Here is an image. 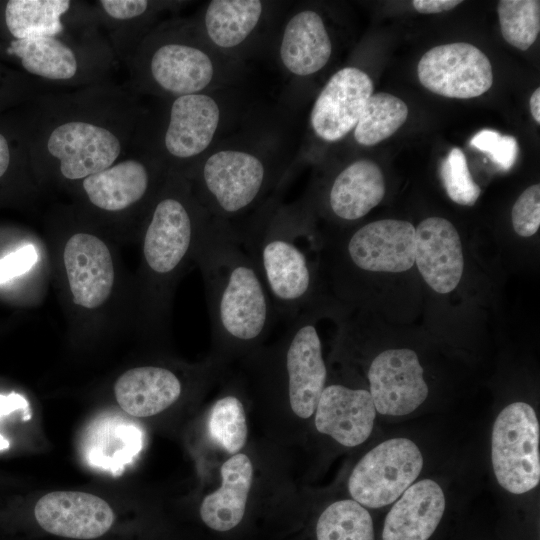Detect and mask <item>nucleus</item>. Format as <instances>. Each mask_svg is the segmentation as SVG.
Here are the masks:
<instances>
[{
  "label": "nucleus",
  "mask_w": 540,
  "mask_h": 540,
  "mask_svg": "<svg viewBox=\"0 0 540 540\" xmlns=\"http://www.w3.org/2000/svg\"><path fill=\"white\" fill-rule=\"evenodd\" d=\"M209 433L212 440L229 454H236L247 441L244 406L235 395L218 399L210 412Z\"/></svg>",
  "instance_id": "2f4dec72"
},
{
  "label": "nucleus",
  "mask_w": 540,
  "mask_h": 540,
  "mask_svg": "<svg viewBox=\"0 0 540 540\" xmlns=\"http://www.w3.org/2000/svg\"><path fill=\"white\" fill-rule=\"evenodd\" d=\"M332 55V41L321 15L309 8L293 11L282 25L277 41V60L293 78L312 76Z\"/></svg>",
  "instance_id": "aec40b11"
},
{
  "label": "nucleus",
  "mask_w": 540,
  "mask_h": 540,
  "mask_svg": "<svg viewBox=\"0 0 540 540\" xmlns=\"http://www.w3.org/2000/svg\"><path fill=\"white\" fill-rule=\"evenodd\" d=\"M423 374L411 349H388L378 354L368 370L369 393L376 411L391 416L413 412L428 396Z\"/></svg>",
  "instance_id": "f3484780"
},
{
  "label": "nucleus",
  "mask_w": 540,
  "mask_h": 540,
  "mask_svg": "<svg viewBox=\"0 0 540 540\" xmlns=\"http://www.w3.org/2000/svg\"><path fill=\"white\" fill-rule=\"evenodd\" d=\"M439 174L448 197L459 205L472 206L477 201L481 189L469 171L464 152L452 148L441 161Z\"/></svg>",
  "instance_id": "72a5a7b5"
},
{
  "label": "nucleus",
  "mask_w": 540,
  "mask_h": 540,
  "mask_svg": "<svg viewBox=\"0 0 540 540\" xmlns=\"http://www.w3.org/2000/svg\"><path fill=\"white\" fill-rule=\"evenodd\" d=\"M278 148L271 135H227L184 175L206 211L232 223L259 208L284 181L290 163Z\"/></svg>",
  "instance_id": "20e7f679"
},
{
  "label": "nucleus",
  "mask_w": 540,
  "mask_h": 540,
  "mask_svg": "<svg viewBox=\"0 0 540 540\" xmlns=\"http://www.w3.org/2000/svg\"><path fill=\"white\" fill-rule=\"evenodd\" d=\"M220 474L221 486L203 499L199 513L209 528L225 532L244 517L253 480L252 462L246 454L236 453L223 463Z\"/></svg>",
  "instance_id": "cd10ccee"
},
{
  "label": "nucleus",
  "mask_w": 540,
  "mask_h": 540,
  "mask_svg": "<svg viewBox=\"0 0 540 540\" xmlns=\"http://www.w3.org/2000/svg\"><path fill=\"white\" fill-rule=\"evenodd\" d=\"M235 92L229 87L166 99L159 120L151 121L146 114L138 147L185 174L227 136L238 111Z\"/></svg>",
  "instance_id": "0eeeda50"
},
{
  "label": "nucleus",
  "mask_w": 540,
  "mask_h": 540,
  "mask_svg": "<svg viewBox=\"0 0 540 540\" xmlns=\"http://www.w3.org/2000/svg\"><path fill=\"white\" fill-rule=\"evenodd\" d=\"M147 114L130 87L100 83L41 100L34 157L44 175L81 182L138 147Z\"/></svg>",
  "instance_id": "f257e3e1"
},
{
  "label": "nucleus",
  "mask_w": 540,
  "mask_h": 540,
  "mask_svg": "<svg viewBox=\"0 0 540 540\" xmlns=\"http://www.w3.org/2000/svg\"><path fill=\"white\" fill-rule=\"evenodd\" d=\"M63 264L77 306L94 310L109 299L115 267L109 247L99 236L86 231L72 234L63 248Z\"/></svg>",
  "instance_id": "a211bd4d"
},
{
  "label": "nucleus",
  "mask_w": 540,
  "mask_h": 540,
  "mask_svg": "<svg viewBox=\"0 0 540 540\" xmlns=\"http://www.w3.org/2000/svg\"><path fill=\"white\" fill-rule=\"evenodd\" d=\"M384 195L385 181L379 166L359 159L335 176L327 193V206L336 218L355 221L376 207Z\"/></svg>",
  "instance_id": "bb28decb"
},
{
  "label": "nucleus",
  "mask_w": 540,
  "mask_h": 540,
  "mask_svg": "<svg viewBox=\"0 0 540 540\" xmlns=\"http://www.w3.org/2000/svg\"><path fill=\"white\" fill-rule=\"evenodd\" d=\"M125 63L135 93L164 100L235 87L245 72L206 42L194 18L157 23Z\"/></svg>",
  "instance_id": "7ed1b4c3"
},
{
  "label": "nucleus",
  "mask_w": 540,
  "mask_h": 540,
  "mask_svg": "<svg viewBox=\"0 0 540 540\" xmlns=\"http://www.w3.org/2000/svg\"><path fill=\"white\" fill-rule=\"evenodd\" d=\"M212 219L185 175L169 168L146 213L142 235L148 305L155 319L166 311L174 282L194 260Z\"/></svg>",
  "instance_id": "423d86ee"
},
{
  "label": "nucleus",
  "mask_w": 540,
  "mask_h": 540,
  "mask_svg": "<svg viewBox=\"0 0 540 540\" xmlns=\"http://www.w3.org/2000/svg\"><path fill=\"white\" fill-rule=\"evenodd\" d=\"M100 26L95 8L81 9L64 32L13 39L6 52L44 83L77 88L100 84L117 59Z\"/></svg>",
  "instance_id": "6e6552de"
},
{
  "label": "nucleus",
  "mask_w": 540,
  "mask_h": 540,
  "mask_svg": "<svg viewBox=\"0 0 540 540\" xmlns=\"http://www.w3.org/2000/svg\"><path fill=\"white\" fill-rule=\"evenodd\" d=\"M16 411H21L29 419L31 417L29 404L22 395L17 393H10L8 395L0 394V419ZM8 447V440L0 434V450L7 449Z\"/></svg>",
  "instance_id": "4c0bfd02"
},
{
  "label": "nucleus",
  "mask_w": 540,
  "mask_h": 540,
  "mask_svg": "<svg viewBox=\"0 0 540 540\" xmlns=\"http://www.w3.org/2000/svg\"><path fill=\"white\" fill-rule=\"evenodd\" d=\"M45 533L71 540H98L114 529L115 511L99 496L78 491H55L42 496L33 511Z\"/></svg>",
  "instance_id": "2eb2a0df"
},
{
  "label": "nucleus",
  "mask_w": 540,
  "mask_h": 540,
  "mask_svg": "<svg viewBox=\"0 0 540 540\" xmlns=\"http://www.w3.org/2000/svg\"><path fill=\"white\" fill-rule=\"evenodd\" d=\"M317 540H374L372 518L367 509L353 499L330 504L316 524Z\"/></svg>",
  "instance_id": "7c9ffc66"
},
{
  "label": "nucleus",
  "mask_w": 540,
  "mask_h": 540,
  "mask_svg": "<svg viewBox=\"0 0 540 540\" xmlns=\"http://www.w3.org/2000/svg\"><path fill=\"white\" fill-rule=\"evenodd\" d=\"M272 7V2L261 0H212L203 6L194 20L213 49L245 63L266 33Z\"/></svg>",
  "instance_id": "ddd939ff"
},
{
  "label": "nucleus",
  "mask_w": 540,
  "mask_h": 540,
  "mask_svg": "<svg viewBox=\"0 0 540 540\" xmlns=\"http://www.w3.org/2000/svg\"><path fill=\"white\" fill-rule=\"evenodd\" d=\"M408 107L400 98L385 92L373 93L367 100L354 139L363 146H373L393 135L407 120Z\"/></svg>",
  "instance_id": "c756f323"
},
{
  "label": "nucleus",
  "mask_w": 540,
  "mask_h": 540,
  "mask_svg": "<svg viewBox=\"0 0 540 540\" xmlns=\"http://www.w3.org/2000/svg\"><path fill=\"white\" fill-rule=\"evenodd\" d=\"M183 384L169 368L156 365L134 367L115 382L114 394L119 406L129 415H156L181 396Z\"/></svg>",
  "instance_id": "393cba45"
},
{
  "label": "nucleus",
  "mask_w": 540,
  "mask_h": 540,
  "mask_svg": "<svg viewBox=\"0 0 540 540\" xmlns=\"http://www.w3.org/2000/svg\"><path fill=\"white\" fill-rule=\"evenodd\" d=\"M212 334L224 348L257 345L277 319L265 284L232 223L213 218L195 252Z\"/></svg>",
  "instance_id": "f03ea898"
},
{
  "label": "nucleus",
  "mask_w": 540,
  "mask_h": 540,
  "mask_svg": "<svg viewBox=\"0 0 540 540\" xmlns=\"http://www.w3.org/2000/svg\"><path fill=\"white\" fill-rule=\"evenodd\" d=\"M503 38L512 46L527 50L540 31L538 0H501L497 5Z\"/></svg>",
  "instance_id": "473e14b6"
},
{
  "label": "nucleus",
  "mask_w": 540,
  "mask_h": 540,
  "mask_svg": "<svg viewBox=\"0 0 540 540\" xmlns=\"http://www.w3.org/2000/svg\"><path fill=\"white\" fill-rule=\"evenodd\" d=\"M417 73L425 88L449 98L478 97L493 84L488 57L476 46L464 42L430 49L421 57Z\"/></svg>",
  "instance_id": "4468645a"
},
{
  "label": "nucleus",
  "mask_w": 540,
  "mask_h": 540,
  "mask_svg": "<svg viewBox=\"0 0 540 540\" xmlns=\"http://www.w3.org/2000/svg\"><path fill=\"white\" fill-rule=\"evenodd\" d=\"M461 2L460 0H414L412 5L419 13L431 14L451 10Z\"/></svg>",
  "instance_id": "58836bf2"
},
{
  "label": "nucleus",
  "mask_w": 540,
  "mask_h": 540,
  "mask_svg": "<svg viewBox=\"0 0 540 540\" xmlns=\"http://www.w3.org/2000/svg\"><path fill=\"white\" fill-rule=\"evenodd\" d=\"M37 252L32 245H25L0 259V283L27 272L36 262Z\"/></svg>",
  "instance_id": "e433bc0d"
},
{
  "label": "nucleus",
  "mask_w": 540,
  "mask_h": 540,
  "mask_svg": "<svg viewBox=\"0 0 540 540\" xmlns=\"http://www.w3.org/2000/svg\"><path fill=\"white\" fill-rule=\"evenodd\" d=\"M438 483L423 479L408 487L388 512L382 540H428L445 511Z\"/></svg>",
  "instance_id": "b1692460"
},
{
  "label": "nucleus",
  "mask_w": 540,
  "mask_h": 540,
  "mask_svg": "<svg viewBox=\"0 0 540 540\" xmlns=\"http://www.w3.org/2000/svg\"><path fill=\"white\" fill-rule=\"evenodd\" d=\"M415 227L408 221L377 220L353 232L345 244L349 263L360 271L398 273L415 263Z\"/></svg>",
  "instance_id": "6ab92c4d"
},
{
  "label": "nucleus",
  "mask_w": 540,
  "mask_h": 540,
  "mask_svg": "<svg viewBox=\"0 0 540 540\" xmlns=\"http://www.w3.org/2000/svg\"><path fill=\"white\" fill-rule=\"evenodd\" d=\"M314 413L318 432L355 447L370 436L376 409L368 390L331 384L324 387Z\"/></svg>",
  "instance_id": "4be33fe9"
},
{
  "label": "nucleus",
  "mask_w": 540,
  "mask_h": 540,
  "mask_svg": "<svg viewBox=\"0 0 540 540\" xmlns=\"http://www.w3.org/2000/svg\"><path fill=\"white\" fill-rule=\"evenodd\" d=\"M280 354L290 408L298 417L309 418L325 387L327 368L320 336L308 310L288 323Z\"/></svg>",
  "instance_id": "f8f14e48"
},
{
  "label": "nucleus",
  "mask_w": 540,
  "mask_h": 540,
  "mask_svg": "<svg viewBox=\"0 0 540 540\" xmlns=\"http://www.w3.org/2000/svg\"><path fill=\"white\" fill-rule=\"evenodd\" d=\"M70 0H10L4 20L13 39L54 36L64 32L80 12Z\"/></svg>",
  "instance_id": "c85d7f7f"
},
{
  "label": "nucleus",
  "mask_w": 540,
  "mask_h": 540,
  "mask_svg": "<svg viewBox=\"0 0 540 540\" xmlns=\"http://www.w3.org/2000/svg\"><path fill=\"white\" fill-rule=\"evenodd\" d=\"M12 160V150L9 140L0 132V178L8 171Z\"/></svg>",
  "instance_id": "ea45409f"
},
{
  "label": "nucleus",
  "mask_w": 540,
  "mask_h": 540,
  "mask_svg": "<svg viewBox=\"0 0 540 540\" xmlns=\"http://www.w3.org/2000/svg\"><path fill=\"white\" fill-rule=\"evenodd\" d=\"M539 422L527 403L514 402L497 416L491 438L495 477L505 490L523 494L540 481Z\"/></svg>",
  "instance_id": "9d476101"
},
{
  "label": "nucleus",
  "mask_w": 540,
  "mask_h": 540,
  "mask_svg": "<svg viewBox=\"0 0 540 540\" xmlns=\"http://www.w3.org/2000/svg\"><path fill=\"white\" fill-rule=\"evenodd\" d=\"M422 467V454L413 441L389 439L360 459L349 477L348 490L362 506L380 508L396 501L416 480Z\"/></svg>",
  "instance_id": "9b49d317"
},
{
  "label": "nucleus",
  "mask_w": 540,
  "mask_h": 540,
  "mask_svg": "<svg viewBox=\"0 0 540 540\" xmlns=\"http://www.w3.org/2000/svg\"><path fill=\"white\" fill-rule=\"evenodd\" d=\"M142 446L143 432L134 421L107 413L88 426L82 449L89 465L117 476L134 461Z\"/></svg>",
  "instance_id": "5701e85b"
},
{
  "label": "nucleus",
  "mask_w": 540,
  "mask_h": 540,
  "mask_svg": "<svg viewBox=\"0 0 540 540\" xmlns=\"http://www.w3.org/2000/svg\"><path fill=\"white\" fill-rule=\"evenodd\" d=\"M168 171L162 158L137 147L134 153L79 183L86 201L101 213L141 210L146 216Z\"/></svg>",
  "instance_id": "1a4fd4ad"
},
{
  "label": "nucleus",
  "mask_w": 540,
  "mask_h": 540,
  "mask_svg": "<svg viewBox=\"0 0 540 540\" xmlns=\"http://www.w3.org/2000/svg\"><path fill=\"white\" fill-rule=\"evenodd\" d=\"M531 114L536 121L540 123V88H537L531 95L529 100Z\"/></svg>",
  "instance_id": "a19ab883"
},
{
  "label": "nucleus",
  "mask_w": 540,
  "mask_h": 540,
  "mask_svg": "<svg viewBox=\"0 0 540 540\" xmlns=\"http://www.w3.org/2000/svg\"><path fill=\"white\" fill-rule=\"evenodd\" d=\"M374 84L363 70L348 66L336 71L319 92L310 112L314 134L337 142L354 130Z\"/></svg>",
  "instance_id": "dca6fc26"
},
{
  "label": "nucleus",
  "mask_w": 540,
  "mask_h": 540,
  "mask_svg": "<svg viewBox=\"0 0 540 540\" xmlns=\"http://www.w3.org/2000/svg\"><path fill=\"white\" fill-rule=\"evenodd\" d=\"M470 144L487 153L489 158L503 170L511 169L519 154L517 140L510 135H502L496 130L479 131L472 137Z\"/></svg>",
  "instance_id": "f704fd0d"
},
{
  "label": "nucleus",
  "mask_w": 540,
  "mask_h": 540,
  "mask_svg": "<svg viewBox=\"0 0 540 540\" xmlns=\"http://www.w3.org/2000/svg\"><path fill=\"white\" fill-rule=\"evenodd\" d=\"M233 226L265 284L277 318L289 323L307 311L314 272L301 243L309 229L302 206L270 197L244 224Z\"/></svg>",
  "instance_id": "39448f33"
},
{
  "label": "nucleus",
  "mask_w": 540,
  "mask_h": 540,
  "mask_svg": "<svg viewBox=\"0 0 540 540\" xmlns=\"http://www.w3.org/2000/svg\"><path fill=\"white\" fill-rule=\"evenodd\" d=\"M174 1L99 0L94 5L98 21L108 32L117 59L127 61L160 14L179 5Z\"/></svg>",
  "instance_id": "a878e982"
},
{
  "label": "nucleus",
  "mask_w": 540,
  "mask_h": 540,
  "mask_svg": "<svg viewBox=\"0 0 540 540\" xmlns=\"http://www.w3.org/2000/svg\"><path fill=\"white\" fill-rule=\"evenodd\" d=\"M415 262L424 281L437 293L447 294L459 284L464 268L460 236L441 217H429L415 228Z\"/></svg>",
  "instance_id": "412c9836"
},
{
  "label": "nucleus",
  "mask_w": 540,
  "mask_h": 540,
  "mask_svg": "<svg viewBox=\"0 0 540 540\" xmlns=\"http://www.w3.org/2000/svg\"><path fill=\"white\" fill-rule=\"evenodd\" d=\"M512 225L521 237L534 235L540 226V185L534 184L523 191L513 205Z\"/></svg>",
  "instance_id": "c9c22d12"
}]
</instances>
